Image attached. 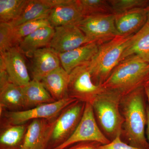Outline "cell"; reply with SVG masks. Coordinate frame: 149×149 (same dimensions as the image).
Masks as SVG:
<instances>
[{
	"label": "cell",
	"mask_w": 149,
	"mask_h": 149,
	"mask_svg": "<svg viewBox=\"0 0 149 149\" xmlns=\"http://www.w3.org/2000/svg\"><path fill=\"white\" fill-rule=\"evenodd\" d=\"M145 94L144 86L136 88L123 96L120 107L124 118L123 132L129 145L139 148L149 149L148 142L145 136L147 118Z\"/></svg>",
	"instance_id": "1"
},
{
	"label": "cell",
	"mask_w": 149,
	"mask_h": 149,
	"mask_svg": "<svg viewBox=\"0 0 149 149\" xmlns=\"http://www.w3.org/2000/svg\"><path fill=\"white\" fill-rule=\"evenodd\" d=\"M122 97L118 91L104 88L92 104L99 127L111 141L123 133L124 118L120 107Z\"/></svg>",
	"instance_id": "2"
},
{
	"label": "cell",
	"mask_w": 149,
	"mask_h": 149,
	"mask_svg": "<svg viewBox=\"0 0 149 149\" xmlns=\"http://www.w3.org/2000/svg\"><path fill=\"white\" fill-rule=\"evenodd\" d=\"M149 77V63L138 56H131L119 63L102 86L123 96L144 86Z\"/></svg>",
	"instance_id": "3"
},
{
	"label": "cell",
	"mask_w": 149,
	"mask_h": 149,
	"mask_svg": "<svg viewBox=\"0 0 149 149\" xmlns=\"http://www.w3.org/2000/svg\"><path fill=\"white\" fill-rule=\"evenodd\" d=\"M132 35L118 36L98 45L97 52L90 63L93 80L97 85H102L119 64Z\"/></svg>",
	"instance_id": "4"
},
{
	"label": "cell",
	"mask_w": 149,
	"mask_h": 149,
	"mask_svg": "<svg viewBox=\"0 0 149 149\" xmlns=\"http://www.w3.org/2000/svg\"><path fill=\"white\" fill-rule=\"evenodd\" d=\"M85 105L76 100L61 112L56 118L47 149L56 148L69 139L82 119Z\"/></svg>",
	"instance_id": "5"
},
{
	"label": "cell",
	"mask_w": 149,
	"mask_h": 149,
	"mask_svg": "<svg viewBox=\"0 0 149 149\" xmlns=\"http://www.w3.org/2000/svg\"><path fill=\"white\" fill-rule=\"evenodd\" d=\"M76 100L68 97L61 100L24 110L3 111L1 113L2 118V124L20 125L35 119H55L65 108Z\"/></svg>",
	"instance_id": "6"
},
{
	"label": "cell",
	"mask_w": 149,
	"mask_h": 149,
	"mask_svg": "<svg viewBox=\"0 0 149 149\" xmlns=\"http://www.w3.org/2000/svg\"><path fill=\"white\" fill-rule=\"evenodd\" d=\"M90 63L77 66L69 73L68 96L77 100L92 104L104 88L94 82Z\"/></svg>",
	"instance_id": "7"
},
{
	"label": "cell",
	"mask_w": 149,
	"mask_h": 149,
	"mask_svg": "<svg viewBox=\"0 0 149 149\" xmlns=\"http://www.w3.org/2000/svg\"><path fill=\"white\" fill-rule=\"evenodd\" d=\"M77 25L91 42L98 45L119 36L116 27L114 14L86 17Z\"/></svg>",
	"instance_id": "8"
},
{
	"label": "cell",
	"mask_w": 149,
	"mask_h": 149,
	"mask_svg": "<svg viewBox=\"0 0 149 149\" xmlns=\"http://www.w3.org/2000/svg\"><path fill=\"white\" fill-rule=\"evenodd\" d=\"M83 142H96L102 145H106L111 142L99 127L93 107L90 103H86L83 117L74 133L65 143L54 149H65L74 144Z\"/></svg>",
	"instance_id": "9"
},
{
	"label": "cell",
	"mask_w": 149,
	"mask_h": 149,
	"mask_svg": "<svg viewBox=\"0 0 149 149\" xmlns=\"http://www.w3.org/2000/svg\"><path fill=\"white\" fill-rule=\"evenodd\" d=\"M91 43L76 24L54 28V33L49 47L58 54L63 53Z\"/></svg>",
	"instance_id": "10"
},
{
	"label": "cell",
	"mask_w": 149,
	"mask_h": 149,
	"mask_svg": "<svg viewBox=\"0 0 149 149\" xmlns=\"http://www.w3.org/2000/svg\"><path fill=\"white\" fill-rule=\"evenodd\" d=\"M56 118L32 120L28 124L20 149H47Z\"/></svg>",
	"instance_id": "11"
},
{
	"label": "cell",
	"mask_w": 149,
	"mask_h": 149,
	"mask_svg": "<svg viewBox=\"0 0 149 149\" xmlns=\"http://www.w3.org/2000/svg\"><path fill=\"white\" fill-rule=\"evenodd\" d=\"M0 55L2 56L6 70L12 83L24 86L31 81L24 54L17 47H14Z\"/></svg>",
	"instance_id": "12"
},
{
	"label": "cell",
	"mask_w": 149,
	"mask_h": 149,
	"mask_svg": "<svg viewBox=\"0 0 149 149\" xmlns=\"http://www.w3.org/2000/svg\"><path fill=\"white\" fill-rule=\"evenodd\" d=\"M84 17L76 0H59L47 16L51 26L54 28L71 24L77 25Z\"/></svg>",
	"instance_id": "13"
},
{
	"label": "cell",
	"mask_w": 149,
	"mask_h": 149,
	"mask_svg": "<svg viewBox=\"0 0 149 149\" xmlns=\"http://www.w3.org/2000/svg\"><path fill=\"white\" fill-rule=\"evenodd\" d=\"M31 58L32 80L37 81L61 66L58 54L49 47L35 51Z\"/></svg>",
	"instance_id": "14"
},
{
	"label": "cell",
	"mask_w": 149,
	"mask_h": 149,
	"mask_svg": "<svg viewBox=\"0 0 149 149\" xmlns=\"http://www.w3.org/2000/svg\"><path fill=\"white\" fill-rule=\"evenodd\" d=\"M146 8H137L115 15V25L119 36L137 33L147 23Z\"/></svg>",
	"instance_id": "15"
},
{
	"label": "cell",
	"mask_w": 149,
	"mask_h": 149,
	"mask_svg": "<svg viewBox=\"0 0 149 149\" xmlns=\"http://www.w3.org/2000/svg\"><path fill=\"white\" fill-rule=\"evenodd\" d=\"M98 47V44L93 42L58 54L61 66L69 74L77 67L91 62L97 52Z\"/></svg>",
	"instance_id": "16"
},
{
	"label": "cell",
	"mask_w": 149,
	"mask_h": 149,
	"mask_svg": "<svg viewBox=\"0 0 149 149\" xmlns=\"http://www.w3.org/2000/svg\"><path fill=\"white\" fill-rule=\"evenodd\" d=\"M69 74L60 66L43 77L41 80L46 90L56 101L68 97Z\"/></svg>",
	"instance_id": "17"
},
{
	"label": "cell",
	"mask_w": 149,
	"mask_h": 149,
	"mask_svg": "<svg viewBox=\"0 0 149 149\" xmlns=\"http://www.w3.org/2000/svg\"><path fill=\"white\" fill-rule=\"evenodd\" d=\"M59 0H27L26 5L19 16L10 24L13 27L27 22L47 17L52 8Z\"/></svg>",
	"instance_id": "18"
},
{
	"label": "cell",
	"mask_w": 149,
	"mask_h": 149,
	"mask_svg": "<svg viewBox=\"0 0 149 149\" xmlns=\"http://www.w3.org/2000/svg\"><path fill=\"white\" fill-rule=\"evenodd\" d=\"M54 33L51 25L40 28L22 40L17 47L24 55L30 58L35 51L49 47Z\"/></svg>",
	"instance_id": "19"
},
{
	"label": "cell",
	"mask_w": 149,
	"mask_h": 149,
	"mask_svg": "<svg viewBox=\"0 0 149 149\" xmlns=\"http://www.w3.org/2000/svg\"><path fill=\"white\" fill-rule=\"evenodd\" d=\"M22 87L24 110L56 102L41 81L31 80L28 84Z\"/></svg>",
	"instance_id": "20"
},
{
	"label": "cell",
	"mask_w": 149,
	"mask_h": 149,
	"mask_svg": "<svg viewBox=\"0 0 149 149\" xmlns=\"http://www.w3.org/2000/svg\"><path fill=\"white\" fill-rule=\"evenodd\" d=\"M24 109L22 87L11 81L0 84V113L5 109L17 111Z\"/></svg>",
	"instance_id": "21"
},
{
	"label": "cell",
	"mask_w": 149,
	"mask_h": 149,
	"mask_svg": "<svg viewBox=\"0 0 149 149\" xmlns=\"http://www.w3.org/2000/svg\"><path fill=\"white\" fill-rule=\"evenodd\" d=\"M133 55L138 56L149 63V24L148 23L132 35L123 54L120 62Z\"/></svg>",
	"instance_id": "22"
},
{
	"label": "cell",
	"mask_w": 149,
	"mask_h": 149,
	"mask_svg": "<svg viewBox=\"0 0 149 149\" xmlns=\"http://www.w3.org/2000/svg\"><path fill=\"white\" fill-rule=\"evenodd\" d=\"M0 149H20L28 124H1Z\"/></svg>",
	"instance_id": "23"
},
{
	"label": "cell",
	"mask_w": 149,
	"mask_h": 149,
	"mask_svg": "<svg viewBox=\"0 0 149 149\" xmlns=\"http://www.w3.org/2000/svg\"><path fill=\"white\" fill-rule=\"evenodd\" d=\"M49 25L50 24L47 17H42L27 22L13 27V40L14 47H17L22 40L28 35L42 27Z\"/></svg>",
	"instance_id": "24"
},
{
	"label": "cell",
	"mask_w": 149,
	"mask_h": 149,
	"mask_svg": "<svg viewBox=\"0 0 149 149\" xmlns=\"http://www.w3.org/2000/svg\"><path fill=\"white\" fill-rule=\"evenodd\" d=\"M78 8L84 17L97 15L113 14L108 1L76 0Z\"/></svg>",
	"instance_id": "25"
},
{
	"label": "cell",
	"mask_w": 149,
	"mask_h": 149,
	"mask_svg": "<svg viewBox=\"0 0 149 149\" xmlns=\"http://www.w3.org/2000/svg\"><path fill=\"white\" fill-rule=\"evenodd\" d=\"M27 0H0V22H11L19 16Z\"/></svg>",
	"instance_id": "26"
},
{
	"label": "cell",
	"mask_w": 149,
	"mask_h": 149,
	"mask_svg": "<svg viewBox=\"0 0 149 149\" xmlns=\"http://www.w3.org/2000/svg\"><path fill=\"white\" fill-rule=\"evenodd\" d=\"M115 15L137 8H146L149 4V0H109Z\"/></svg>",
	"instance_id": "27"
},
{
	"label": "cell",
	"mask_w": 149,
	"mask_h": 149,
	"mask_svg": "<svg viewBox=\"0 0 149 149\" xmlns=\"http://www.w3.org/2000/svg\"><path fill=\"white\" fill-rule=\"evenodd\" d=\"M13 28L10 23L0 22V54L14 47Z\"/></svg>",
	"instance_id": "28"
},
{
	"label": "cell",
	"mask_w": 149,
	"mask_h": 149,
	"mask_svg": "<svg viewBox=\"0 0 149 149\" xmlns=\"http://www.w3.org/2000/svg\"><path fill=\"white\" fill-rule=\"evenodd\" d=\"M121 136H118L109 143L100 145L97 149H144L133 147L124 143L120 139Z\"/></svg>",
	"instance_id": "29"
},
{
	"label": "cell",
	"mask_w": 149,
	"mask_h": 149,
	"mask_svg": "<svg viewBox=\"0 0 149 149\" xmlns=\"http://www.w3.org/2000/svg\"><path fill=\"white\" fill-rule=\"evenodd\" d=\"M102 145L96 142H83L74 144L65 149H97Z\"/></svg>",
	"instance_id": "30"
},
{
	"label": "cell",
	"mask_w": 149,
	"mask_h": 149,
	"mask_svg": "<svg viewBox=\"0 0 149 149\" xmlns=\"http://www.w3.org/2000/svg\"><path fill=\"white\" fill-rule=\"evenodd\" d=\"M147 118V134L148 137V142L149 144V108L148 107L146 109Z\"/></svg>",
	"instance_id": "31"
},
{
	"label": "cell",
	"mask_w": 149,
	"mask_h": 149,
	"mask_svg": "<svg viewBox=\"0 0 149 149\" xmlns=\"http://www.w3.org/2000/svg\"><path fill=\"white\" fill-rule=\"evenodd\" d=\"M144 90H145V94L146 95L149 104V86H144ZM149 108V106L148 107Z\"/></svg>",
	"instance_id": "32"
},
{
	"label": "cell",
	"mask_w": 149,
	"mask_h": 149,
	"mask_svg": "<svg viewBox=\"0 0 149 149\" xmlns=\"http://www.w3.org/2000/svg\"><path fill=\"white\" fill-rule=\"evenodd\" d=\"M147 12V23L149 24V4L146 8Z\"/></svg>",
	"instance_id": "33"
},
{
	"label": "cell",
	"mask_w": 149,
	"mask_h": 149,
	"mask_svg": "<svg viewBox=\"0 0 149 149\" xmlns=\"http://www.w3.org/2000/svg\"><path fill=\"white\" fill-rule=\"evenodd\" d=\"M144 86H149V77L148 79V80H147L146 82V83H145V85H144Z\"/></svg>",
	"instance_id": "34"
}]
</instances>
